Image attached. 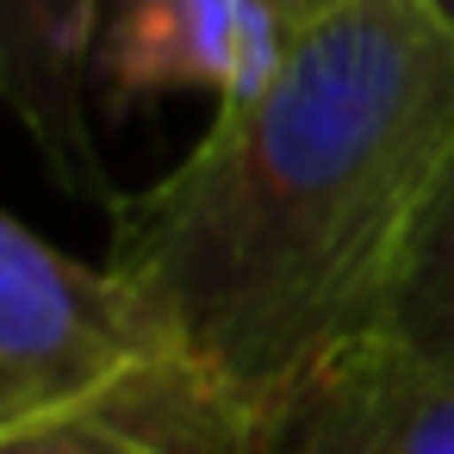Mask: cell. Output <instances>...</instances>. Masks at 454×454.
Returning <instances> with one entry per match:
<instances>
[{"instance_id": "6da1fadb", "label": "cell", "mask_w": 454, "mask_h": 454, "mask_svg": "<svg viewBox=\"0 0 454 454\" xmlns=\"http://www.w3.org/2000/svg\"><path fill=\"white\" fill-rule=\"evenodd\" d=\"M448 144L454 38L423 0H348L162 181L106 206V268L181 361L268 417L373 336Z\"/></svg>"}, {"instance_id": "7a4b0ae2", "label": "cell", "mask_w": 454, "mask_h": 454, "mask_svg": "<svg viewBox=\"0 0 454 454\" xmlns=\"http://www.w3.org/2000/svg\"><path fill=\"white\" fill-rule=\"evenodd\" d=\"M168 355L175 342L113 268L0 218V435L75 417Z\"/></svg>"}, {"instance_id": "3957f363", "label": "cell", "mask_w": 454, "mask_h": 454, "mask_svg": "<svg viewBox=\"0 0 454 454\" xmlns=\"http://www.w3.org/2000/svg\"><path fill=\"white\" fill-rule=\"evenodd\" d=\"M268 454H454V361L361 336L262 417Z\"/></svg>"}, {"instance_id": "277c9868", "label": "cell", "mask_w": 454, "mask_h": 454, "mask_svg": "<svg viewBox=\"0 0 454 454\" xmlns=\"http://www.w3.org/2000/svg\"><path fill=\"white\" fill-rule=\"evenodd\" d=\"M293 32L268 0H106L94 75L119 106L206 88L218 106L262 94Z\"/></svg>"}, {"instance_id": "5b68a950", "label": "cell", "mask_w": 454, "mask_h": 454, "mask_svg": "<svg viewBox=\"0 0 454 454\" xmlns=\"http://www.w3.org/2000/svg\"><path fill=\"white\" fill-rule=\"evenodd\" d=\"M106 0H0V88L38 144L44 168L100 206H113V181L100 168L82 88L94 75Z\"/></svg>"}, {"instance_id": "8992f818", "label": "cell", "mask_w": 454, "mask_h": 454, "mask_svg": "<svg viewBox=\"0 0 454 454\" xmlns=\"http://www.w3.org/2000/svg\"><path fill=\"white\" fill-rule=\"evenodd\" d=\"M0 454H268L262 417L168 355L75 417L0 435Z\"/></svg>"}, {"instance_id": "52a82bcc", "label": "cell", "mask_w": 454, "mask_h": 454, "mask_svg": "<svg viewBox=\"0 0 454 454\" xmlns=\"http://www.w3.org/2000/svg\"><path fill=\"white\" fill-rule=\"evenodd\" d=\"M373 336L411 355H429V361H454V144L411 218Z\"/></svg>"}, {"instance_id": "ba28073f", "label": "cell", "mask_w": 454, "mask_h": 454, "mask_svg": "<svg viewBox=\"0 0 454 454\" xmlns=\"http://www.w3.org/2000/svg\"><path fill=\"white\" fill-rule=\"evenodd\" d=\"M268 7L280 13V26H286V32H305V26L330 20L336 7H348V0H268Z\"/></svg>"}, {"instance_id": "9c48e42d", "label": "cell", "mask_w": 454, "mask_h": 454, "mask_svg": "<svg viewBox=\"0 0 454 454\" xmlns=\"http://www.w3.org/2000/svg\"><path fill=\"white\" fill-rule=\"evenodd\" d=\"M423 7H429V20H435V26L454 38V0H423Z\"/></svg>"}]
</instances>
